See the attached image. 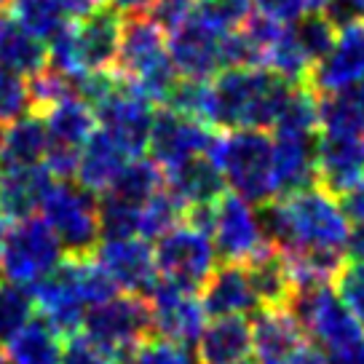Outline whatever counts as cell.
<instances>
[{"label":"cell","mask_w":364,"mask_h":364,"mask_svg":"<svg viewBox=\"0 0 364 364\" xmlns=\"http://www.w3.org/2000/svg\"><path fill=\"white\" fill-rule=\"evenodd\" d=\"M257 215L268 241L282 252H346V244L351 236V220L343 204L318 185L276 196L260 204Z\"/></svg>","instance_id":"cell-1"},{"label":"cell","mask_w":364,"mask_h":364,"mask_svg":"<svg viewBox=\"0 0 364 364\" xmlns=\"http://www.w3.org/2000/svg\"><path fill=\"white\" fill-rule=\"evenodd\" d=\"M217 129H273L292 83L268 68H225L215 78Z\"/></svg>","instance_id":"cell-2"},{"label":"cell","mask_w":364,"mask_h":364,"mask_svg":"<svg viewBox=\"0 0 364 364\" xmlns=\"http://www.w3.org/2000/svg\"><path fill=\"white\" fill-rule=\"evenodd\" d=\"M113 73L142 91L150 102H166L171 86L177 83L180 75L171 65L166 33L148 14L124 16L121 46H118Z\"/></svg>","instance_id":"cell-3"},{"label":"cell","mask_w":364,"mask_h":364,"mask_svg":"<svg viewBox=\"0 0 364 364\" xmlns=\"http://www.w3.org/2000/svg\"><path fill=\"white\" fill-rule=\"evenodd\" d=\"M209 159L223 171L225 185L260 206L276 198L273 188V139L268 129H225L217 134Z\"/></svg>","instance_id":"cell-4"},{"label":"cell","mask_w":364,"mask_h":364,"mask_svg":"<svg viewBox=\"0 0 364 364\" xmlns=\"http://www.w3.org/2000/svg\"><path fill=\"white\" fill-rule=\"evenodd\" d=\"M38 212L46 220V225L54 230L68 257L91 255L100 244L102 233L97 215V196L80 188L78 182L54 180Z\"/></svg>","instance_id":"cell-5"},{"label":"cell","mask_w":364,"mask_h":364,"mask_svg":"<svg viewBox=\"0 0 364 364\" xmlns=\"http://www.w3.org/2000/svg\"><path fill=\"white\" fill-rule=\"evenodd\" d=\"M65 250L43 217H24L6 228L0 241L3 276L14 284L33 287L57 268Z\"/></svg>","instance_id":"cell-6"},{"label":"cell","mask_w":364,"mask_h":364,"mask_svg":"<svg viewBox=\"0 0 364 364\" xmlns=\"http://www.w3.org/2000/svg\"><path fill=\"white\" fill-rule=\"evenodd\" d=\"M284 308L297 318L308 338L324 351H338L362 338L359 321L346 308L332 284L297 287Z\"/></svg>","instance_id":"cell-7"},{"label":"cell","mask_w":364,"mask_h":364,"mask_svg":"<svg viewBox=\"0 0 364 364\" xmlns=\"http://www.w3.org/2000/svg\"><path fill=\"white\" fill-rule=\"evenodd\" d=\"M83 335L121 359L134 346L153 335V314L145 295L126 292L91 306L83 316Z\"/></svg>","instance_id":"cell-8"},{"label":"cell","mask_w":364,"mask_h":364,"mask_svg":"<svg viewBox=\"0 0 364 364\" xmlns=\"http://www.w3.org/2000/svg\"><path fill=\"white\" fill-rule=\"evenodd\" d=\"M153 255H156L159 276L180 287H188L193 292L204 287L209 273L217 268V250L212 236L188 225L185 220L161 236Z\"/></svg>","instance_id":"cell-9"},{"label":"cell","mask_w":364,"mask_h":364,"mask_svg":"<svg viewBox=\"0 0 364 364\" xmlns=\"http://www.w3.org/2000/svg\"><path fill=\"white\" fill-rule=\"evenodd\" d=\"M150 100L132 83L118 78L110 94H105L100 102L94 105L97 124L102 132L113 136V142L124 150L129 159L142 156L150 145V129H153V115Z\"/></svg>","instance_id":"cell-10"},{"label":"cell","mask_w":364,"mask_h":364,"mask_svg":"<svg viewBox=\"0 0 364 364\" xmlns=\"http://www.w3.org/2000/svg\"><path fill=\"white\" fill-rule=\"evenodd\" d=\"M230 27L220 24L196 6L193 16L169 33V57L180 78H215L225 70L223 43Z\"/></svg>","instance_id":"cell-11"},{"label":"cell","mask_w":364,"mask_h":364,"mask_svg":"<svg viewBox=\"0 0 364 364\" xmlns=\"http://www.w3.org/2000/svg\"><path fill=\"white\" fill-rule=\"evenodd\" d=\"M212 241L225 262H250L273 247L262 230L260 215L239 193H223L217 198Z\"/></svg>","instance_id":"cell-12"},{"label":"cell","mask_w":364,"mask_h":364,"mask_svg":"<svg viewBox=\"0 0 364 364\" xmlns=\"http://www.w3.org/2000/svg\"><path fill=\"white\" fill-rule=\"evenodd\" d=\"M217 134L220 132H215V126L188 118V115L164 105L153 115L148 150L153 161L161 164V169H166V166H174L180 161L191 159V156H209Z\"/></svg>","instance_id":"cell-13"},{"label":"cell","mask_w":364,"mask_h":364,"mask_svg":"<svg viewBox=\"0 0 364 364\" xmlns=\"http://www.w3.org/2000/svg\"><path fill=\"white\" fill-rule=\"evenodd\" d=\"M150 314H153V332L161 338L193 346L206 324V311L193 289L180 287L169 279H156L148 295Z\"/></svg>","instance_id":"cell-14"},{"label":"cell","mask_w":364,"mask_h":364,"mask_svg":"<svg viewBox=\"0 0 364 364\" xmlns=\"http://www.w3.org/2000/svg\"><path fill=\"white\" fill-rule=\"evenodd\" d=\"M362 80H364V22H353L338 30L335 43L314 65L306 86L316 97H327V94H343V91L356 89Z\"/></svg>","instance_id":"cell-15"},{"label":"cell","mask_w":364,"mask_h":364,"mask_svg":"<svg viewBox=\"0 0 364 364\" xmlns=\"http://www.w3.org/2000/svg\"><path fill=\"white\" fill-rule=\"evenodd\" d=\"M35 300V311L51 321L57 327L59 335H75L83 327V316H86V300L80 297L78 279H75V262L73 257H62L54 271L48 273L46 279H41L38 284L30 287Z\"/></svg>","instance_id":"cell-16"},{"label":"cell","mask_w":364,"mask_h":364,"mask_svg":"<svg viewBox=\"0 0 364 364\" xmlns=\"http://www.w3.org/2000/svg\"><path fill=\"white\" fill-rule=\"evenodd\" d=\"M252 353L257 364H295L308 346L306 330L287 308L260 306L252 311Z\"/></svg>","instance_id":"cell-17"},{"label":"cell","mask_w":364,"mask_h":364,"mask_svg":"<svg viewBox=\"0 0 364 364\" xmlns=\"http://www.w3.org/2000/svg\"><path fill=\"white\" fill-rule=\"evenodd\" d=\"M91 257L100 262L115 279V284L126 292L148 295L150 287L159 279L156 255L148 247V241L136 239V236H118V239L100 241L91 252Z\"/></svg>","instance_id":"cell-18"},{"label":"cell","mask_w":364,"mask_h":364,"mask_svg":"<svg viewBox=\"0 0 364 364\" xmlns=\"http://www.w3.org/2000/svg\"><path fill=\"white\" fill-rule=\"evenodd\" d=\"M364 134H324L316 132V185L335 198L353 191L364 180Z\"/></svg>","instance_id":"cell-19"},{"label":"cell","mask_w":364,"mask_h":364,"mask_svg":"<svg viewBox=\"0 0 364 364\" xmlns=\"http://www.w3.org/2000/svg\"><path fill=\"white\" fill-rule=\"evenodd\" d=\"M121 27H124V14L115 6H102L89 19L73 24L75 54H78V65L83 73L113 70L118 46H121Z\"/></svg>","instance_id":"cell-20"},{"label":"cell","mask_w":364,"mask_h":364,"mask_svg":"<svg viewBox=\"0 0 364 364\" xmlns=\"http://www.w3.org/2000/svg\"><path fill=\"white\" fill-rule=\"evenodd\" d=\"M54 185V174L46 164H27V166H0V220L16 223L33 217L46 193Z\"/></svg>","instance_id":"cell-21"},{"label":"cell","mask_w":364,"mask_h":364,"mask_svg":"<svg viewBox=\"0 0 364 364\" xmlns=\"http://www.w3.org/2000/svg\"><path fill=\"white\" fill-rule=\"evenodd\" d=\"M201 306L206 316H247L255 308H260V300L255 295L250 271L244 262H223L209 273V279L201 287Z\"/></svg>","instance_id":"cell-22"},{"label":"cell","mask_w":364,"mask_h":364,"mask_svg":"<svg viewBox=\"0 0 364 364\" xmlns=\"http://www.w3.org/2000/svg\"><path fill=\"white\" fill-rule=\"evenodd\" d=\"M316 185V134H276L273 188L287 196Z\"/></svg>","instance_id":"cell-23"},{"label":"cell","mask_w":364,"mask_h":364,"mask_svg":"<svg viewBox=\"0 0 364 364\" xmlns=\"http://www.w3.org/2000/svg\"><path fill=\"white\" fill-rule=\"evenodd\" d=\"M164 185L182 201V206L215 204L225 193V177L209 156H191L164 169Z\"/></svg>","instance_id":"cell-24"},{"label":"cell","mask_w":364,"mask_h":364,"mask_svg":"<svg viewBox=\"0 0 364 364\" xmlns=\"http://www.w3.org/2000/svg\"><path fill=\"white\" fill-rule=\"evenodd\" d=\"M126 161H129V156L115 145L113 136L102 132V129H97L80 145L75 182H78L80 188L91 191L94 196H102L118 180V174L126 166Z\"/></svg>","instance_id":"cell-25"},{"label":"cell","mask_w":364,"mask_h":364,"mask_svg":"<svg viewBox=\"0 0 364 364\" xmlns=\"http://www.w3.org/2000/svg\"><path fill=\"white\" fill-rule=\"evenodd\" d=\"M196 343L201 364H239L252 353V327L244 316H217Z\"/></svg>","instance_id":"cell-26"},{"label":"cell","mask_w":364,"mask_h":364,"mask_svg":"<svg viewBox=\"0 0 364 364\" xmlns=\"http://www.w3.org/2000/svg\"><path fill=\"white\" fill-rule=\"evenodd\" d=\"M43 118L48 142L51 145H65V148L80 150V145L97 132V113L83 97L70 94L48 110L38 113Z\"/></svg>","instance_id":"cell-27"},{"label":"cell","mask_w":364,"mask_h":364,"mask_svg":"<svg viewBox=\"0 0 364 364\" xmlns=\"http://www.w3.org/2000/svg\"><path fill=\"white\" fill-rule=\"evenodd\" d=\"M48 150V132L38 113H24L0 126V166L41 164Z\"/></svg>","instance_id":"cell-28"},{"label":"cell","mask_w":364,"mask_h":364,"mask_svg":"<svg viewBox=\"0 0 364 364\" xmlns=\"http://www.w3.org/2000/svg\"><path fill=\"white\" fill-rule=\"evenodd\" d=\"M0 65L27 78L48 65V48L43 41L27 33L11 14L3 11H0Z\"/></svg>","instance_id":"cell-29"},{"label":"cell","mask_w":364,"mask_h":364,"mask_svg":"<svg viewBox=\"0 0 364 364\" xmlns=\"http://www.w3.org/2000/svg\"><path fill=\"white\" fill-rule=\"evenodd\" d=\"M65 348V335L43 316L30 318L22 330L6 343V356L11 364H59Z\"/></svg>","instance_id":"cell-30"},{"label":"cell","mask_w":364,"mask_h":364,"mask_svg":"<svg viewBox=\"0 0 364 364\" xmlns=\"http://www.w3.org/2000/svg\"><path fill=\"white\" fill-rule=\"evenodd\" d=\"M244 265L250 271L252 287H255V295L260 300V306L284 308L289 295L295 292V284H292L289 271H287L284 255L276 247H268L262 255H257L255 260L244 262Z\"/></svg>","instance_id":"cell-31"},{"label":"cell","mask_w":364,"mask_h":364,"mask_svg":"<svg viewBox=\"0 0 364 364\" xmlns=\"http://www.w3.org/2000/svg\"><path fill=\"white\" fill-rule=\"evenodd\" d=\"M262 68H268L273 75H279L282 80L292 83V86H300V83H308V75L314 70V62L303 51V46L297 43L292 27L284 24L282 33L276 35V41L268 46L265 51V62Z\"/></svg>","instance_id":"cell-32"},{"label":"cell","mask_w":364,"mask_h":364,"mask_svg":"<svg viewBox=\"0 0 364 364\" xmlns=\"http://www.w3.org/2000/svg\"><path fill=\"white\" fill-rule=\"evenodd\" d=\"M164 105L217 129V102L212 78H177Z\"/></svg>","instance_id":"cell-33"},{"label":"cell","mask_w":364,"mask_h":364,"mask_svg":"<svg viewBox=\"0 0 364 364\" xmlns=\"http://www.w3.org/2000/svg\"><path fill=\"white\" fill-rule=\"evenodd\" d=\"M276 134H316L318 132V97L306 83L289 86L284 105L273 121Z\"/></svg>","instance_id":"cell-34"},{"label":"cell","mask_w":364,"mask_h":364,"mask_svg":"<svg viewBox=\"0 0 364 364\" xmlns=\"http://www.w3.org/2000/svg\"><path fill=\"white\" fill-rule=\"evenodd\" d=\"M161 188H164V169H161V164H156L153 159L136 156V159L126 161V166L121 169L118 180L105 193H115L126 198V201H132V204L142 206Z\"/></svg>","instance_id":"cell-35"},{"label":"cell","mask_w":364,"mask_h":364,"mask_svg":"<svg viewBox=\"0 0 364 364\" xmlns=\"http://www.w3.org/2000/svg\"><path fill=\"white\" fill-rule=\"evenodd\" d=\"M182 217H185L182 201L164 185L161 191H156L145 204L139 206V225H136V233L145 241H150V239L159 241L164 233H169L171 228L180 225Z\"/></svg>","instance_id":"cell-36"},{"label":"cell","mask_w":364,"mask_h":364,"mask_svg":"<svg viewBox=\"0 0 364 364\" xmlns=\"http://www.w3.org/2000/svg\"><path fill=\"white\" fill-rule=\"evenodd\" d=\"M11 16L43 43H48L68 24L59 0H11Z\"/></svg>","instance_id":"cell-37"},{"label":"cell","mask_w":364,"mask_h":364,"mask_svg":"<svg viewBox=\"0 0 364 364\" xmlns=\"http://www.w3.org/2000/svg\"><path fill=\"white\" fill-rule=\"evenodd\" d=\"M35 316V300L30 287L0 282V346L11 341L16 332Z\"/></svg>","instance_id":"cell-38"},{"label":"cell","mask_w":364,"mask_h":364,"mask_svg":"<svg viewBox=\"0 0 364 364\" xmlns=\"http://www.w3.org/2000/svg\"><path fill=\"white\" fill-rule=\"evenodd\" d=\"M289 27L314 65L330 51L335 38H338V27L324 11H306L300 19L289 22Z\"/></svg>","instance_id":"cell-39"},{"label":"cell","mask_w":364,"mask_h":364,"mask_svg":"<svg viewBox=\"0 0 364 364\" xmlns=\"http://www.w3.org/2000/svg\"><path fill=\"white\" fill-rule=\"evenodd\" d=\"M118 364H201L191 346L169 338H145L129 353H124Z\"/></svg>","instance_id":"cell-40"},{"label":"cell","mask_w":364,"mask_h":364,"mask_svg":"<svg viewBox=\"0 0 364 364\" xmlns=\"http://www.w3.org/2000/svg\"><path fill=\"white\" fill-rule=\"evenodd\" d=\"M97 215H100V233L105 239L134 236L139 225V206L115 193H102V198L97 201Z\"/></svg>","instance_id":"cell-41"},{"label":"cell","mask_w":364,"mask_h":364,"mask_svg":"<svg viewBox=\"0 0 364 364\" xmlns=\"http://www.w3.org/2000/svg\"><path fill=\"white\" fill-rule=\"evenodd\" d=\"M27 91H30V107H33V113H43L51 105H57L59 100L75 94V86H73V80L68 75H62L59 70L46 65L43 70H38L35 75H30Z\"/></svg>","instance_id":"cell-42"},{"label":"cell","mask_w":364,"mask_h":364,"mask_svg":"<svg viewBox=\"0 0 364 364\" xmlns=\"http://www.w3.org/2000/svg\"><path fill=\"white\" fill-rule=\"evenodd\" d=\"M335 292L364 330V260L346 257L343 268L335 276Z\"/></svg>","instance_id":"cell-43"},{"label":"cell","mask_w":364,"mask_h":364,"mask_svg":"<svg viewBox=\"0 0 364 364\" xmlns=\"http://www.w3.org/2000/svg\"><path fill=\"white\" fill-rule=\"evenodd\" d=\"M30 91L22 75L0 65V126L11 124L19 115L30 113Z\"/></svg>","instance_id":"cell-44"},{"label":"cell","mask_w":364,"mask_h":364,"mask_svg":"<svg viewBox=\"0 0 364 364\" xmlns=\"http://www.w3.org/2000/svg\"><path fill=\"white\" fill-rule=\"evenodd\" d=\"M59 364H118V359L110 351H105L102 346H97L89 335L75 332L65 343Z\"/></svg>","instance_id":"cell-45"},{"label":"cell","mask_w":364,"mask_h":364,"mask_svg":"<svg viewBox=\"0 0 364 364\" xmlns=\"http://www.w3.org/2000/svg\"><path fill=\"white\" fill-rule=\"evenodd\" d=\"M196 6H198L196 0H153L148 9V16L169 35L193 16Z\"/></svg>","instance_id":"cell-46"},{"label":"cell","mask_w":364,"mask_h":364,"mask_svg":"<svg viewBox=\"0 0 364 364\" xmlns=\"http://www.w3.org/2000/svg\"><path fill=\"white\" fill-rule=\"evenodd\" d=\"M198 9L225 27H239L250 14L252 0H196Z\"/></svg>","instance_id":"cell-47"},{"label":"cell","mask_w":364,"mask_h":364,"mask_svg":"<svg viewBox=\"0 0 364 364\" xmlns=\"http://www.w3.org/2000/svg\"><path fill=\"white\" fill-rule=\"evenodd\" d=\"M257 6V11L271 16L276 22L289 24L300 19L306 11H311V0H252Z\"/></svg>","instance_id":"cell-48"},{"label":"cell","mask_w":364,"mask_h":364,"mask_svg":"<svg viewBox=\"0 0 364 364\" xmlns=\"http://www.w3.org/2000/svg\"><path fill=\"white\" fill-rule=\"evenodd\" d=\"M59 6L68 19L80 22V19H89L91 14H97L102 6H107V0H59Z\"/></svg>","instance_id":"cell-49"},{"label":"cell","mask_w":364,"mask_h":364,"mask_svg":"<svg viewBox=\"0 0 364 364\" xmlns=\"http://www.w3.org/2000/svg\"><path fill=\"white\" fill-rule=\"evenodd\" d=\"M343 209H346V215H348V220L351 223H356V225H362L364 223V180L353 188V191H348V193L343 196Z\"/></svg>","instance_id":"cell-50"},{"label":"cell","mask_w":364,"mask_h":364,"mask_svg":"<svg viewBox=\"0 0 364 364\" xmlns=\"http://www.w3.org/2000/svg\"><path fill=\"white\" fill-rule=\"evenodd\" d=\"M327 364H364V338L343 346L338 351H330Z\"/></svg>","instance_id":"cell-51"},{"label":"cell","mask_w":364,"mask_h":364,"mask_svg":"<svg viewBox=\"0 0 364 364\" xmlns=\"http://www.w3.org/2000/svg\"><path fill=\"white\" fill-rule=\"evenodd\" d=\"M346 255L353 257V260H364V223L351 228V236H348V244H346Z\"/></svg>","instance_id":"cell-52"},{"label":"cell","mask_w":364,"mask_h":364,"mask_svg":"<svg viewBox=\"0 0 364 364\" xmlns=\"http://www.w3.org/2000/svg\"><path fill=\"white\" fill-rule=\"evenodd\" d=\"M110 6H115L124 16H134V14H148L153 0H107Z\"/></svg>","instance_id":"cell-53"},{"label":"cell","mask_w":364,"mask_h":364,"mask_svg":"<svg viewBox=\"0 0 364 364\" xmlns=\"http://www.w3.org/2000/svg\"><path fill=\"white\" fill-rule=\"evenodd\" d=\"M295 364H327V353H324V348H318L316 343L314 346L308 343L306 348H303V353L297 356Z\"/></svg>","instance_id":"cell-54"},{"label":"cell","mask_w":364,"mask_h":364,"mask_svg":"<svg viewBox=\"0 0 364 364\" xmlns=\"http://www.w3.org/2000/svg\"><path fill=\"white\" fill-rule=\"evenodd\" d=\"M353 100H356V105L362 107V113H364V80L356 86V91H353Z\"/></svg>","instance_id":"cell-55"},{"label":"cell","mask_w":364,"mask_h":364,"mask_svg":"<svg viewBox=\"0 0 364 364\" xmlns=\"http://www.w3.org/2000/svg\"><path fill=\"white\" fill-rule=\"evenodd\" d=\"M324 3H327V0H311V11H321Z\"/></svg>","instance_id":"cell-56"},{"label":"cell","mask_w":364,"mask_h":364,"mask_svg":"<svg viewBox=\"0 0 364 364\" xmlns=\"http://www.w3.org/2000/svg\"><path fill=\"white\" fill-rule=\"evenodd\" d=\"M356 9H359V14H362V19H364V0H356Z\"/></svg>","instance_id":"cell-57"},{"label":"cell","mask_w":364,"mask_h":364,"mask_svg":"<svg viewBox=\"0 0 364 364\" xmlns=\"http://www.w3.org/2000/svg\"><path fill=\"white\" fill-rule=\"evenodd\" d=\"M0 364H11V362H9V356H6L3 351H0Z\"/></svg>","instance_id":"cell-58"},{"label":"cell","mask_w":364,"mask_h":364,"mask_svg":"<svg viewBox=\"0 0 364 364\" xmlns=\"http://www.w3.org/2000/svg\"><path fill=\"white\" fill-rule=\"evenodd\" d=\"M3 233H6V223L0 220V241H3Z\"/></svg>","instance_id":"cell-59"},{"label":"cell","mask_w":364,"mask_h":364,"mask_svg":"<svg viewBox=\"0 0 364 364\" xmlns=\"http://www.w3.org/2000/svg\"><path fill=\"white\" fill-rule=\"evenodd\" d=\"M9 3H11V0H0V11H3V9L9 6Z\"/></svg>","instance_id":"cell-60"},{"label":"cell","mask_w":364,"mask_h":364,"mask_svg":"<svg viewBox=\"0 0 364 364\" xmlns=\"http://www.w3.org/2000/svg\"><path fill=\"white\" fill-rule=\"evenodd\" d=\"M239 364H257V362H255V359H250V356H247V359H244V362H239Z\"/></svg>","instance_id":"cell-61"},{"label":"cell","mask_w":364,"mask_h":364,"mask_svg":"<svg viewBox=\"0 0 364 364\" xmlns=\"http://www.w3.org/2000/svg\"><path fill=\"white\" fill-rule=\"evenodd\" d=\"M0 282H3V265H0Z\"/></svg>","instance_id":"cell-62"},{"label":"cell","mask_w":364,"mask_h":364,"mask_svg":"<svg viewBox=\"0 0 364 364\" xmlns=\"http://www.w3.org/2000/svg\"><path fill=\"white\" fill-rule=\"evenodd\" d=\"M362 145H364V139H362Z\"/></svg>","instance_id":"cell-63"}]
</instances>
